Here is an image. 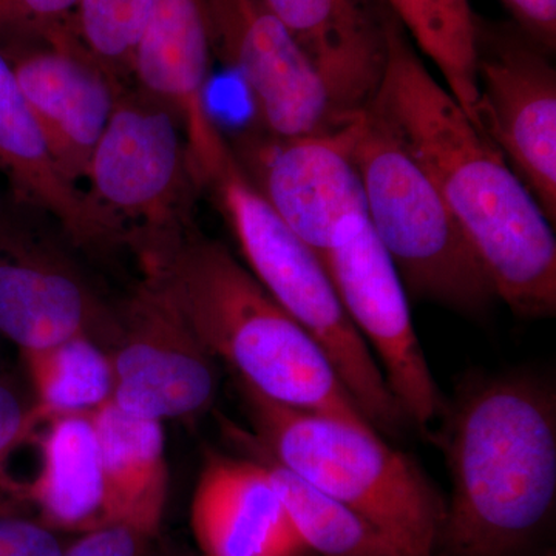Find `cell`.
<instances>
[{
	"label": "cell",
	"instance_id": "obj_1",
	"mask_svg": "<svg viewBox=\"0 0 556 556\" xmlns=\"http://www.w3.org/2000/svg\"><path fill=\"white\" fill-rule=\"evenodd\" d=\"M382 79L367 105L412 153L470 241L496 299L527 318L556 313L554 226L503 153L428 72L387 14Z\"/></svg>",
	"mask_w": 556,
	"mask_h": 556
},
{
	"label": "cell",
	"instance_id": "obj_2",
	"mask_svg": "<svg viewBox=\"0 0 556 556\" xmlns=\"http://www.w3.org/2000/svg\"><path fill=\"white\" fill-rule=\"evenodd\" d=\"M452 495L439 556H514L556 500V397L532 376L478 380L445 412Z\"/></svg>",
	"mask_w": 556,
	"mask_h": 556
},
{
	"label": "cell",
	"instance_id": "obj_3",
	"mask_svg": "<svg viewBox=\"0 0 556 556\" xmlns=\"http://www.w3.org/2000/svg\"><path fill=\"white\" fill-rule=\"evenodd\" d=\"M141 258L211 356L244 386L287 407L372 427L324 348L228 248L188 228Z\"/></svg>",
	"mask_w": 556,
	"mask_h": 556
},
{
	"label": "cell",
	"instance_id": "obj_4",
	"mask_svg": "<svg viewBox=\"0 0 556 556\" xmlns=\"http://www.w3.org/2000/svg\"><path fill=\"white\" fill-rule=\"evenodd\" d=\"M255 441L278 464L353 508L399 556H439L447 500L378 430L269 401L237 380Z\"/></svg>",
	"mask_w": 556,
	"mask_h": 556
},
{
	"label": "cell",
	"instance_id": "obj_5",
	"mask_svg": "<svg viewBox=\"0 0 556 556\" xmlns=\"http://www.w3.org/2000/svg\"><path fill=\"white\" fill-rule=\"evenodd\" d=\"M353 160L369 225L413 298L463 314L496 299L470 241L431 179L386 124L365 109Z\"/></svg>",
	"mask_w": 556,
	"mask_h": 556
},
{
	"label": "cell",
	"instance_id": "obj_6",
	"mask_svg": "<svg viewBox=\"0 0 556 556\" xmlns=\"http://www.w3.org/2000/svg\"><path fill=\"white\" fill-rule=\"evenodd\" d=\"M211 189L252 276L324 348L368 422L379 433H401L407 417L313 249L278 218L237 161Z\"/></svg>",
	"mask_w": 556,
	"mask_h": 556
},
{
	"label": "cell",
	"instance_id": "obj_7",
	"mask_svg": "<svg viewBox=\"0 0 556 556\" xmlns=\"http://www.w3.org/2000/svg\"><path fill=\"white\" fill-rule=\"evenodd\" d=\"M84 181L116 243L139 241L141 255L188 229L190 197L200 189L177 116L141 89H121Z\"/></svg>",
	"mask_w": 556,
	"mask_h": 556
},
{
	"label": "cell",
	"instance_id": "obj_8",
	"mask_svg": "<svg viewBox=\"0 0 556 556\" xmlns=\"http://www.w3.org/2000/svg\"><path fill=\"white\" fill-rule=\"evenodd\" d=\"M320 262L408 424L426 428L444 417L448 405L417 339L407 289L367 212L339 223Z\"/></svg>",
	"mask_w": 556,
	"mask_h": 556
},
{
	"label": "cell",
	"instance_id": "obj_9",
	"mask_svg": "<svg viewBox=\"0 0 556 556\" xmlns=\"http://www.w3.org/2000/svg\"><path fill=\"white\" fill-rule=\"evenodd\" d=\"M212 49L247 87L263 130L317 137L361 116L340 102L313 60L262 0H207Z\"/></svg>",
	"mask_w": 556,
	"mask_h": 556
},
{
	"label": "cell",
	"instance_id": "obj_10",
	"mask_svg": "<svg viewBox=\"0 0 556 556\" xmlns=\"http://www.w3.org/2000/svg\"><path fill=\"white\" fill-rule=\"evenodd\" d=\"M112 402L144 419H188L214 404V357L153 274L115 325Z\"/></svg>",
	"mask_w": 556,
	"mask_h": 556
},
{
	"label": "cell",
	"instance_id": "obj_11",
	"mask_svg": "<svg viewBox=\"0 0 556 556\" xmlns=\"http://www.w3.org/2000/svg\"><path fill=\"white\" fill-rule=\"evenodd\" d=\"M479 130L556 222V70L521 30L478 25Z\"/></svg>",
	"mask_w": 556,
	"mask_h": 556
},
{
	"label": "cell",
	"instance_id": "obj_12",
	"mask_svg": "<svg viewBox=\"0 0 556 556\" xmlns=\"http://www.w3.org/2000/svg\"><path fill=\"white\" fill-rule=\"evenodd\" d=\"M358 118L334 134L285 138L244 131L229 144L252 188L318 260L346 215L367 212L353 160Z\"/></svg>",
	"mask_w": 556,
	"mask_h": 556
},
{
	"label": "cell",
	"instance_id": "obj_13",
	"mask_svg": "<svg viewBox=\"0 0 556 556\" xmlns=\"http://www.w3.org/2000/svg\"><path fill=\"white\" fill-rule=\"evenodd\" d=\"M211 49L207 0H150L131 61L138 89L177 116L200 189H211L236 163L207 109Z\"/></svg>",
	"mask_w": 556,
	"mask_h": 556
},
{
	"label": "cell",
	"instance_id": "obj_14",
	"mask_svg": "<svg viewBox=\"0 0 556 556\" xmlns=\"http://www.w3.org/2000/svg\"><path fill=\"white\" fill-rule=\"evenodd\" d=\"M9 58L54 166L78 186L123 87L80 46Z\"/></svg>",
	"mask_w": 556,
	"mask_h": 556
},
{
	"label": "cell",
	"instance_id": "obj_15",
	"mask_svg": "<svg viewBox=\"0 0 556 556\" xmlns=\"http://www.w3.org/2000/svg\"><path fill=\"white\" fill-rule=\"evenodd\" d=\"M190 526L200 556H316L300 538L268 471L244 455L206 457Z\"/></svg>",
	"mask_w": 556,
	"mask_h": 556
},
{
	"label": "cell",
	"instance_id": "obj_16",
	"mask_svg": "<svg viewBox=\"0 0 556 556\" xmlns=\"http://www.w3.org/2000/svg\"><path fill=\"white\" fill-rule=\"evenodd\" d=\"M298 40L340 102L364 112L386 68V17L367 0H262Z\"/></svg>",
	"mask_w": 556,
	"mask_h": 556
},
{
	"label": "cell",
	"instance_id": "obj_17",
	"mask_svg": "<svg viewBox=\"0 0 556 556\" xmlns=\"http://www.w3.org/2000/svg\"><path fill=\"white\" fill-rule=\"evenodd\" d=\"M0 170L14 193L60 223L78 247L101 248L116 243L86 192L54 166L9 54L0 50Z\"/></svg>",
	"mask_w": 556,
	"mask_h": 556
},
{
	"label": "cell",
	"instance_id": "obj_18",
	"mask_svg": "<svg viewBox=\"0 0 556 556\" xmlns=\"http://www.w3.org/2000/svg\"><path fill=\"white\" fill-rule=\"evenodd\" d=\"M100 447L109 522L160 536L169 470L163 422L130 415L112 401L91 413Z\"/></svg>",
	"mask_w": 556,
	"mask_h": 556
},
{
	"label": "cell",
	"instance_id": "obj_19",
	"mask_svg": "<svg viewBox=\"0 0 556 556\" xmlns=\"http://www.w3.org/2000/svg\"><path fill=\"white\" fill-rule=\"evenodd\" d=\"M43 424L39 470L27 489L39 521L79 535L110 525L91 415L53 416Z\"/></svg>",
	"mask_w": 556,
	"mask_h": 556
},
{
	"label": "cell",
	"instance_id": "obj_20",
	"mask_svg": "<svg viewBox=\"0 0 556 556\" xmlns=\"http://www.w3.org/2000/svg\"><path fill=\"white\" fill-rule=\"evenodd\" d=\"M100 309L67 269L31 255L0 258V334L24 351L90 334Z\"/></svg>",
	"mask_w": 556,
	"mask_h": 556
},
{
	"label": "cell",
	"instance_id": "obj_21",
	"mask_svg": "<svg viewBox=\"0 0 556 556\" xmlns=\"http://www.w3.org/2000/svg\"><path fill=\"white\" fill-rule=\"evenodd\" d=\"M230 441L268 471L300 538L316 556H399L371 522L278 464L249 431L226 424Z\"/></svg>",
	"mask_w": 556,
	"mask_h": 556
},
{
	"label": "cell",
	"instance_id": "obj_22",
	"mask_svg": "<svg viewBox=\"0 0 556 556\" xmlns=\"http://www.w3.org/2000/svg\"><path fill=\"white\" fill-rule=\"evenodd\" d=\"M417 47L439 70L452 97L479 130L478 22L468 0H387Z\"/></svg>",
	"mask_w": 556,
	"mask_h": 556
},
{
	"label": "cell",
	"instance_id": "obj_23",
	"mask_svg": "<svg viewBox=\"0 0 556 556\" xmlns=\"http://www.w3.org/2000/svg\"><path fill=\"white\" fill-rule=\"evenodd\" d=\"M22 358L33 402L43 420L91 415L112 401V361L91 336H75L58 345L24 351Z\"/></svg>",
	"mask_w": 556,
	"mask_h": 556
},
{
	"label": "cell",
	"instance_id": "obj_24",
	"mask_svg": "<svg viewBox=\"0 0 556 556\" xmlns=\"http://www.w3.org/2000/svg\"><path fill=\"white\" fill-rule=\"evenodd\" d=\"M150 0H80L75 17L80 47L109 75L131 73Z\"/></svg>",
	"mask_w": 556,
	"mask_h": 556
},
{
	"label": "cell",
	"instance_id": "obj_25",
	"mask_svg": "<svg viewBox=\"0 0 556 556\" xmlns=\"http://www.w3.org/2000/svg\"><path fill=\"white\" fill-rule=\"evenodd\" d=\"M80 0H10V28L38 31L51 46L79 43L67 22Z\"/></svg>",
	"mask_w": 556,
	"mask_h": 556
},
{
	"label": "cell",
	"instance_id": "obj_26",
	"mask_svg": "<svg viewBox=\"0 0 556 556\" xmlns=\"http://www.w3.org/2000/svg\"><path fill=\"white\" fill-rule=\"evenodd\" d=\"M159 536L126 522H110L80 533L61 556H152Z\"/></svg>",
	"mask_w": 556,
	"mask_h": 556
},
{
	"label": "cell",
	"instance_id": "obj_27",
	"mask_svg": "<svg viewBox=\"0 0 556 556\" xmlns=\"http://www.w3.org/2000/svg\"><path fill=\"white\" fill-rule=\"evenodd\" d=\"M43 422L33 399L28 401L20 388L0 378V464Z\"/></svg>",
	"mask_w": 556,
	"mask_h": 556
},
{
	"label": "cell",
	"instance_id": "obj_28",
	"mask_svg": "<svg viewBox=\"0 0 556 556\" xmlns=\"http://www.w3.org/2000/svg\"><path fill=\"white\" fill-rule=\"evenodd\" d=\"M64 546L39 519L0 514V556H61Z\"/></svg>",
	"mask_w": 556,
	"mask_h": 556
},
{
	"label": "cell",
	"instance_id": "obj_29",
	"mask_svg": "<svg viewBox=\"0 0 556 556\" xmlns=\"http://www.w3.org/2000/svg\"><path fill=\"white\" fill-rule=\"evenodd\" d=\"M518 22L519 30L544 50L556 47V0H501Z\"/></svg>",
	"mask_w": 556,
	"mask_h": 556
},
{
	"label": "cell",
	"instance_id": "obj_30",
	"mask_svg": "<svg viewBox=\"0 0 556 556\" xmlns=\"http://www.w3.org/2000/svg\"><path fill=\"white\" fill-rule=\"evenodd\" d=\"M10 28V0H0V30Z\"/></svg>",
	"mask_w": 556,
	"mask_h": 556
},
{
	"label": "cell",
	"instance_id": "obj_31",
	"mask_svg": "<svg viewBox=\"0 0 556 556\" xmlns=\"http://www.w3.org/2000/svg\"><path fill=\"white\" fill-rule=\"evenodd\" d=\"M152 556H200L188 554V552H179L177 547H161L159 552H155L153 547Z\"/></svg>",
	"mask_w": 556,
	"mask_h": 556
},
{
	"label": "cell",
	"instance_id": "obj_32",
	"mask_svg": "<svg viewBox=\"0 0 556 556\" xmlns=\"http://www.w3.org/2000/svg\"><path fill=\"white\" fill-rule=\"evenodd\" d=\"M544 556H555V552L554 551L547 552V554Z\"/></svg>",
	"mask_w": 556,
	"mask_h": 556
}]
</instances>
